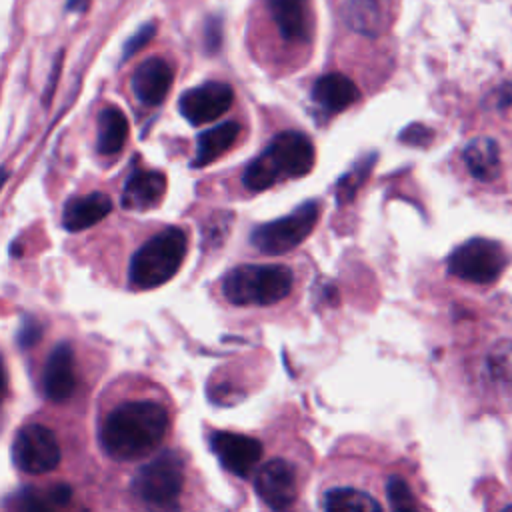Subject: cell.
<instances>
[{
	"instance_id": "cell-1",
	"label": "cell",
	"mask_w": 512,
	"mask_h": 512,
	"mask_svg": "<svg viewBox=\"0 0 512 512\" xmlns=\"http://www.w3.org/2000/svg\"><path fill=\"white\" fill-rule=\"evenodd\" d=\"M168 430V412L152 400L116 406L100 428L102 448L116 460H136L160 446Z\"/></svg>"
},
{
	"instance_id": "cell-2",
	"label": "cell",
	"mask_w": 512,
	"mask_h": 512,
	"mask_svg": "<svg viewBox=\"0 0 512 512\" xmlns=\"http://www.w3.org/2000/svg\"><path fill=\"white\" fill-rule=\"evenodd\" d=\"M314 144L312 140L296 130L276 134L270 144L246 166L244 186L260 192L284 178L306 176L314 166Z\"/></svg>"
},
{
	"instance_id": "cell-3",
	"label": "cell",
	"mask_w": 512,
	"mask_h": 512,
	"mask_svg": "<svg viewBox=\"0 0 512 512\" xmlns=\"http://www.w3.org/2000/svg\"><path fill=\"white\" fill-rule=\"evenodd\" d=\"M186 244L184 230L176 226H168L152 236L130 260V284L138 290H150L166 284L180 270L186 256Z\"/></svg>"
},
{
	"instance_id": "cell-4",
	"label": "cell",
	"mask_w": 512,
	"mask_h": 512,
	"mask_svg": "<svg viewBox=\"0 0 512 512\" xmlns=\"http://www.w3.org/2000/svg\"><path fill=\"white\" fill-rule=\"evenodd\" d=\"M292 270L282 264H242L222 282L224 296L236 306H270L292 290Z\"/></svg>"
},
{
	"instance_id": "cell-5",
	"label": "cell",
	"mask_w": 512,
	"mask_h": 512,
	"mask_svg": "<svg viewBox=\"0 0 512 512\" xmlns=\"http://www.w3.org/2000/svg\"><path fill=\"white\" fill-rule=\"evenodd\" d=\"M320 210L314 200L300 204L294 212L260 224L250 232V242L264 254H282L302 244L318 222Z\"/></svg>"
},
{
	"instance_id": "cell-6",
	"label": "cell",
	"mask_w": 512,
	"mask_h": 512,
	"mask_svg": "<svg viewBox=\"0 0 512 512\" xmlns=\"http://www.w3.org/2000/svg\"><path fill=\"white\" fill-rule=\"evenodd\" d=\"M508 264L504 246L488 238H472L448 256V272L472 284L496 282Z\"/></svg>"
},
{
	"instance_id": "cell-7",
	"label": "cell",
	"mask_w": 512,
	"mask_h": 512,
	"mask_svg": "<svg viewBox=\"0 0 512 512\" xmlns=\"http://www.w3.org/2000/svg\"><path fill=\"white\" fill-rule=\"evenodd\" d=\"M184 484L182 460L174 452H162L152 462L144 464L134 480L132 492L138 500L150 506H174Z\"/></svg>"
},
{
	"instance_id": "cell-8",
	"label": "cell",
	"mask_w": 512,
	"mask_h": 512,
	"mask_svg": "<svg viewBox=\"0 0 512 512\" xmlns=\"http://www.w3.org/2000/svg\"><path fill=\"white\" fill-rule=\"evenodd\" d=\"M60 444L52 430L28 424L18 430L12 444L14 464L26 474H46L60 464Z\"/></svg>"
},
{
	"instance_id": "cell-9",
	"label": "cell",
	"mask_w": 512,
	"mask_h": 512,
	"mask_svg": "<svg viewBox=\"0 0 512 512\" xmlns=\"http://www.w3.org/2000/svg\"><path fill=\"white\" fill-rule=\"evenodd\" d=\"M232 100H234V92L230 84L212 80L186 90L178 100V108H180V114L190 124L200 126L228 112V108L232 106Z\"/></svg>"
},
{
	"instance_id": "cell-10",
	"label": "cell",
	"mask_w": 512,
	"mask_h": 512,
	"mask_svg": "<svg viewBox=\"0 0 512 512\" xmlns=\"http://www.w3.org/2000/svg\"><path fill=\"white\" fill-rule=\"evenodd\" d=\"M254 490L260 500L274 510L292 506L298 496V478L294 466L282 458L268 460L256 472Z\"/></svg>"
},
{
	"instance_id": "cell-11",
	"label": "cell",
	"mask_w": 512,
	"mask_h": 512,
	"mask_svg": "<svg viewBox=\"0 0 512 512\" xmlns=\"http://www.w3.org/2000/svg\"><path fill=\"white\" fill-rule=\"evenodd\" d=\"M210 448L218 462L236 476H248L262 458V444L252 436L236 432H214Z\"/></svg>"
},
{
	"instance_id": "cell-12",
	"label": "cell",
	"mask_w": 512,
	"mask_h": 512,
	"mask_svg": "<svg viewBox=\"0 0 512 512\" xmlns=\"http://www.w3.org/2000/svg\"><path fill=\"white\" fill-rule=\"evenodd\" d=\"M76 384L74 350L68 342H60L52 348L46 360L42 372V392L52 402H64L74 394Z\"/></svg>"
},
{
	"instance_id": "cell-13",
	"label": "cell",
	"mask_w": 512,
	"mask_h": 512,
	"mask_svg": "<svg viewBox=\"0 0 512 512\" xmlns=\"http://www.w3.org/2000/svg\"><path fill=\"white\" fill-rule=\"evenodd\" d=\"M270 16L286 42L302 44L312 36L310 0H268Z\"/></svg>"
},
{
	"instance_id": "cell-14",
	"label": "cell",
	"mask_w": 512,
	"mask_h": 512,
	"mask_svg": "<svg viewBox=\"0 0 512 512\" xmlns=\"http://www.w3.org/2000/svg\"><path fill=\"white\" fill-rule=\"evenodd\" d=\"M172 66L158 56L144 60L132 74V92L144 106H158L172 86Z\"/></svg>"
},
{
	"instance_id": "cell-15",
	"label": "cell",
	"mask_w": 512,
	"mask_h": 512,
	"mask_svg": "<svg viewBox=\"0 0 512 512\" xmlns=\"http://www.w3.org/2000/svg\"><path fill=\"white\" fill-rule=\"evenodd\" d=\"M166 192V176L158 170H134L122 188V206L126 210H150Z\"/></svg>"
},
{
	"instance_id": "cell-16",
	"label": "cell",
	"mask_w": 512,
	"mask_h": 512,
	"mask_svg": "<svg viewBox=\"0 0 512 512\" xmlns=\"http://www.w3.org/2000/svg\"><path fill=\"white\" fill-rule=\"evenodd\" d=\"M110 210H112V200L102 192L74 196L64 204L62 226L68 232H80L104 220L110 214Z\"/></svg>"
},
{
	"instance_id": "cell-17",
	"label": "cell",
	"mask_w": 512,
	"mask_h": 512,
	"mask_svg": "<svg viewBox=\"0 0 512 512\" xmlns=\"http://www.w3.org/2000/svg\"><path fill=\"white\" fill-rule=\"evenodd\" d=\"M356 84L340 72L320 76L312 86V100L326 112H342L358 100Z\"/></svg>"
},
{
	"instance_id": "cell-18",
	"label": "cell",
	"mask_w": 512,
	"mask_h": 512,
	"mask_svg": "<svg viewBox=\"0 0 512 512\" xmlns=\"http://www.w3.org/2000/svg\"><path fill=\"white\" fill-rule=\"evenodd\" d=\"M462 158L468 172L480 182H492L500 176V148L492 138H474L464 148Z\"/></svg>"
},
{
	"instance_id": "cell-19",
	"label": "cell",
	"mask_w": 512,
	"mask_h": 512,
	"mask_svg": "<svg viewBox=\"0 0 512 512\" xmlns=\"http://www.w3.org/2000/svg\"><path fill=\"white\" fill-rule=\"evenodd\" d=\"M238 132H240V126L236 122H224L200 132L196 138V154H194L192 166L200 168L214 162L220 154H224L234 144V140L238 138Z\"/></svg>"
},
{
	"instance_id": "cell-20",
	"label": "cell",
	"mask_w": 512,
	"mask_h": 512,
	"mask_svg": "<svg viewBox=\"0 0 512 512\" xmlns=\"http://www.w3.org/2000/svg\"><path fill=\"white\" fill-rule=\"evenodd\" d=\"M128 136V120L116 106H108L98 114L96 148L100 154H116Z\"/></svg>"
},
{
	"instance_id": "cell-21",
	"label": "cell",
	"mask_w": 512,
	"mask_h": 512,
	"mask_svg": "<svg viewBox=\"0 0 512 512\" xmlns=\"http://www.w3.org/2000/svg\"><path fill=\"white\" fill-rule=\"evenodd\" d=\"M72 498V490L66 484H56L50 488H26L18 494V508L30 512H46L64 508Z\"/></svg>"
},
{
	"instance_id": "cell-22",
	"label": "cell",
	"mask_w": 512,
	"mask_h": 512,
	"mask_svg": "<svg viewBox=\"0 0 512 512\" xmlns=\"http://www.w3.org/2000/svg\"><path fill=\"white\" fill-rule=\"evenodd\" d=\"M322 508L330 512H340V510H364V512H374L380 510V502L356 488H332L324 492L322 496Z\"/></svg>"
},
{
	"instance_id": "cell-23",
	"label": "cell",
	"mask_w": 512,
	"mask_h": 512,
	"mask_svg": "<svg viewBox=\"0 0 512 512\" xmlns=\"http://www.w3.org/2000/svg\"><path fill=\"white\" fill-rule=\"evenodd\" d=\"M486 374L492 384L512 394V340H498L488 350Z\"/></svg>"
},
{
	"instance_id": "cell-24",
	"label": "cell",
	"mask_w": 512,
	"mask_h": 512,
	"mask_svg": "<svg viewBox=\"0 0 512 512\" xmlns=\"http://www.w3.org/2000/svg\"><path fill=\"white\" fill-rule=\"evenodd\" d=\"M372 164H374V156H372V158H364L362 162H358L350 172H346V174L340 178V182H338V186H336V198H338L340 204H346L348 200L354 198L358 186H360V184L364 182V178L368 176Z\"/></svg>"
},
{
	"instance_id": "cell-25",
	"label": "cell",
	"mask_w": 512,
	"mask_h": 512,
	"mask_svg": "<svg viewBox=\"0 0 512 512\" xmlns=\"http://www.w3.org/2000/svg\"><path fill=\"white\" fill-rule=\"evenodd\" d=\"M386 496H388V502L394 510H416V506H418L410 486L400 476H390L388 478Z\"/></svg>"
},
{
	"instance_id": "cell-26",
	"label": "cell",
	"mask_w": 512,
	"mask_h": 512,
	"mask_svg": "<svg viewBox=\"0 0 512 512\" xmlns=\"http://www.w3.org/2000/svg\"><path fill=\"white\" fill-rule=\"evenodd\" d=\"M40 338H42V324L36 318H24L18 332H16L18 346L22 350H26V348L34 346Z\"/></svg>"
},
{
	"instance_id": "cell-27",
	"label": "cell",
	"mask_w": 512,
	"mask_h": 512,
	"mask_svg": "<svg viewBox=\"0 0 512 512\" xmlns=\"http://www.w3.org/2000/svg\"><path fill=\"white\" fill-rule=\"evenodd\" d=\"M432 130L428 126H422V124H410L402 134H400V140L408 142V144H414V146H422V144H428L432 140Z\"/></svg>"
},
{
	"instance_id": "cell-28",
	"label": "cell",
	"mask_w": 512,
	"mask_h": 512,
	"mask_svg": "<svg viewBox=\"0 0 512 512\" xmlns=\"http://www.w3.org/2000/svg\"><path fill=\"white\" fill-rule=\"evenodd\" d=\"M152 34H154V26H152V24L140 28V30L128 40V44H126V48H124V58L132 56V54L138 52L144 44H148V40L152 38Z\"/></svg>"
},
{
	"instance_id": "cell-29",
	"label": "cell",
	"mask_w": 512,
	"mask_h": 512,
	"mask_svg": "<svg viewBox=\"0 0 512 512\" xmlns=\"http://www.w3.org/2000/svg\"><path fill=\"white\" fill-rule=\"evenodd\" d=\"M494 100L498 108H506L512 104V84H504L494 92Z\"/></svg>"
},
{
	"instance_id": "cell-30",
	"label": "cell",
	"mask_w": 512,
	"mask_h": 512,
	"mask_svg": "<svg viewBox=\"0 0 512 512\" xmlns=\"http://www.w3.org/2000/svg\"><path fill=\"white\" fill-rule=\"evenodd\" d=\"M88 0H70L68 2V10H82L86 6Z\"/></svg>"
},
{
	"instance_id": "cell-31",
	"label": "cell",
	"mask_w": 512,
	"mask_h": 512,
	"mask_svg": "<svg viewBox=\"0 0 512 512\" xmlns=\"http://www.w3.org/2000/svg\"><path fill=\"white\" fill-rule=\"evenodd\" d=\"M374 2H378V0H374Z\"/></svg>"
}]
</instances>
